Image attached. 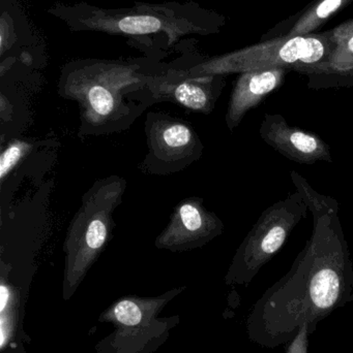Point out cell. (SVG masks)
Listing matches in <instances>:
<instances>
[{"mask_svg":"<svg viewBox=\"0 0 353 353\" xmlns=\"http://www.w3.org/2000/svg\"><path fill=\"white\" fill-rule=\"evenodd\" d=\"M49 14L59 19L74 32L91 31L112 35L164 33L167 47L190 34L207 35L217 31V17L195 2L141 3L126 8H102L86 2L56 3Z\"/></svg>","mask_w":353,"mask_h":353,"instance_id":"obj_3","label":"cell"},{"mask_svg":"<svg viewBox=\"0 0 353 353\" xmlns=\"http://www.w3.org/2000/svg\"><path fill=\"white\" fill-rule=\"evenodd\" d=\"M309 325L305 323L300 327L296 337L288 342L285 353H308L309 348Z\"/></svg>","mask_w":353,"mask_h":353,"instance_id":"obj_18","label":"cell"},{"mask_svg":"<svg viewBox=\"0 0 353 353\" xmlns=\"http://www.w3.org/2000/svg\"><path fill=\"white\" fill-rule=\"evenodd\" d=\"M353 302V265L339 212L313 220V232L288 273L253 305L246 319L249 339L260 347L309 333L337 309Z\"/></svg>","mask_w":353,"mask_h":353,"instance_id":"obj_1","label":"cell"},{"mask_svg":"<svg viewBox=\"0 0 353 353\" xmlns=\"http://www.w3.org/2000/svg\"><path fill=\"white\" fill-rule=\"evenodd\" d=\"M224 223L198 197L180 201L155 244L161 250L182 252L200 248L222 234Z\"/></svg>","mask_w":353,"mask_h":353,"instance_id":"obj_10","label":"cell"},{"mask_svg":"<svg viewBox=\"0 0 353 353\" xmlns=\"http://www.w3.org/2000/svg\"><path fill=\"white\" fill-rule=\"evenodd\" d=\"M32 143L26 141L14 140L8 143L6 148L2 150L0 157V179L2 182L17 165L32 151Z\"/></svg>","mask_w":353,"mask_h":353,"instance_id":"obj_16","label":"cell"},{"mask_svg":"<svg viewBox=\"0 0 353 353\" xmlns=\"http://www.w3.org/2000/svg\"><path fill=\"white\" fill-rule=\"evenodd\" d=\"M348 0H321L315 8L309 10L296 23L286 37L310 34L313 30L321 26L334 12H337Z\"/></svg>","mask_w":353,"mask_h":353,"instance_id":"obj_15","label":"cell"},{"mask_svg":"<svg viewBox=\"0 0 353 353\" xmlns=\"http://www.w3.org/2000/svg\"><path fill=\"white\" fill-rule=\"evenodd\" d=\"M333 48L331 33L284 37L209 58L186 70L193 76H225L277 68L306 74H333L329 65Z\"/></svg>","mask_w":353,"mask_h":353,"instance_id":"obj_5","label":"cell"},{"mask_svg":"<svg viewBox=\"0 0 353 353\" xmlns=\"http://www.w3.org/2000/svg\"><path fill=\"white\" fill-rule=\"evenodd\" d=\"M147 151L141 165L151 175H170L186 169L202 157V142L184 120L162 112H149L145 121Z\"/></svg>","mask_w":353,"mask_h":353,"instance_id":"obj_8","label":"cell"},{"mask_svg":"<svg viewBox=\"0 0 353 353\" xmlns=\"http://www.w3.org/2000/svg\"><path fill=\"white\" fill-rule=\"evenodd\" d=\"M153 103H172L196 113L211 114L225 87L224 76H193L186 68L160 66L146 76Z\"/></svg>","mask_w":353,"mask_h":353,"instance_id":"obj_9","label":"cell"},{"mask_svg":"<svg viewBox=\"0 0 353 353\" xmlns=\"http://www.w3.org/2000/svg\"><path fill=\"white\" fill-rule=\"evenodd\" d=\"M0 34H1V55L3 56L8 48L16 41L14 21L6 12H3L0 20Z\"/></svg>","mask_w":353,"mask_h":353,"instance_id":"obj_17","label":"cell"},{"mask_svg":"<svg viewBox=\"0 0 353 353\" xmlns=\"http://www.w3.org/2000/svg\"><path fill=\"white\" fill-rule=\"evenodd\" d=\"M259 134L269 146L300 165L333 161L329 144L318 134L289 125L280 114L265 113Z\"/></svg>","mask_w":353,"mask_h":353,"instance_id":"obj_11","label":"cell"},{"mask_svg":"<svg viewBox=\"0 0 353 353\" xmlns=\"http://www.w3.org/2000/svg\"><path fill=\"white\" fill-rule=\"evenodd\" d=\"M290 176H292L296 191L302 196L305 205H307L309 211L312 213L313 220L318 219L319 217L325 215V214L339 212V203H338L337 199L317 192L309 184L308 181L304 176H300L298 172L292 171L290 173Z\"/></svg>","mask_w":353,"mask_h":353,"instance_id":"obj_14","label":"cell"},{"mask_svg":"<svg viewBox=\"0 0 353 353\" xmlns=\"http://www.w3.org/2000/svg\"><path fill=\"white\" fill-rule=\"evenodd\" d=\"M307 211L298 191L265 210L236 250L225 283L248 286L281 250L294 228L306 217Z\"/></svg>","mask_w":353,"mask_h":353,"instance_id":"obj_7","label":"cell"},{"mask_svg":"<svg viewBox=\"0 0 353 353\" xmlns=\"http://www.w3.org/2000/svg\"><path fill=\"white\" fill-rule=\"evenodd\" d=\"M287 72V68H277L240 74L234 85L226 112V125L230 132L238 128L249 111L281 87Z\"/></svg>","mask_w":353,"mask_h":353,"instance_id":"obj_12","label":"cell"},{"mask_svg":"<svg viewBox=\"0 0 353 353\" xmlns=\"http://www.w3.org/2000/svg\"><path fill=\"white\" fill-rule=\"evenodd\" d=\"M126 188L124 178L110 176L93 183L82 197L64 240V301L74 296L103 252L109 240L114 211L122 203Z\"/></svg>","mask_w":353,"mask_h":353,"instance_id":"obj_4","label":"cell"},{"mask_svg":"<svg viewBox=\"0 0 353 353\" xmlns=\"http://www.w3.org/2000/svg\"><path fill=\"white\" fill-rule=\"evenodd\" d=\"M333 51L330 55L329 65L333 74H353V20L345 23L331 32Z\"/></svg>","mask_w":353,"mask_h":353,"instance_id":"obj_13","label":"cell"},{"mask_svg":"<svg viewBox=\"0 0 353 353\" xmlns=\"http://www.w3.org/2000/svg\"><path fill=\"white\" fill-rule=\"evenodd\" d=\"M149 60L78 59L60 72L58 93L78 103L79 136L124 132L153 105L146 87Z\"/></svg>","mask_w":353,"mask_h":353,"instance_id":"obj_2","label":"cell"},{"mask_svg":"<svg viewBox=\"0 0 353 353\" xmlns=\"http://www.w3.org/2000/svg\"><path fill=\"white\" fill-rule=\"evenodd\" d=\"M3 353H27L25 352L24 345H19L17 347L12 348V350H8V352Z\"/></svg>","mask_w":353,"mask_h":353,"instance_id":"obj_19","label":"cell"},{"mask_svg":"<svg viewBox=\"0 0 353 353\" xmlns=\"http://www.w3.org/2000/svg\"><path fill=\"white\" fill-rule=\"evenodd\" d=\"M173 288L158 296H126L118 299L99 315V323H111L114 331L95 345L97 353H153L180 323L178 315L160 313L186 290Z\"/></svg>","mask_w":353,"mask_h":353,"instance_id":"obj_6","label":"cell"}]
</instances>
